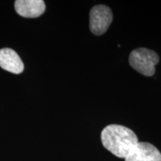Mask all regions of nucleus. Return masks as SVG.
<instances>
[{"mask_svg":"<svg viewBox=\"0 0 161 161\" xmlns=\"http://www.w3.org/2000/svg\"><path fill=\"white\" fill-rule=\"evenodd\" d=\"M0 66L14 74H20L24 69V64L17 52L11 49L0 50Z\"/></svg>","mask_w":161,"mask_h":161,"instance_id":"423d86ee","label":"nucleus"},{"mask_svg":"<svg viewBox=\"0 0 161 161\" xmlns=\"http://www.w3.org/2000/svg\"><path fill=\"white\" fill-rule=\"evenodd\" d=\"M14 6L18 14L26 18L40 17L46 9L43 0H17Z\"/></svg>","mask_w":161,"mask_h":161,"instance_id":"39448f33","label":"nucleus"},{"mask_svg":"<svg viewBox=\"0 0 161 161\" xmlns=\"http://www.w3.org/2000/svg\"><path fill=\"white\" fill-rule=\"evenodd\" d=\"M101 140L106 149L119 158H125L139 142L137 136L132 130L114 124L104 128Z\"/></svg>","mask_w":161,"mask_h":161,"instance_id":"f257e3e1","label":"nucleus"},{"mask_svg":"<svg viewBox=\"0 0 161 161\" xmlns=\"http://www.w3.org/2000/svg\"><path fill=\"white\" fill-rule=\"evenodd\" d=\"M125 160V161H161V153L152 144L139 142Z\"/></svg>","mask_w":161,"mask_h":161,"instance_id":"20e7f679","label":"nucleus"},{"mask_svg":"<svg viewBox=\"0 0 161 161\" xmlns=\"http://www.w3.org/2000/svg\"><path fill=\"white\" fill-rule=\"evenodd\" d=\"M159 60L160 58L155 52L146 48L133 50L129 56V64L133 69L148 77L155 73V66Z\"/></svg>","mask_w":161,"mask_h":161,"instance_id":"f03ea898","label":"nucleus"},{"mask_svg":"<svg viewBox=\"0 0 161 161\" xmlns=\"http://www.w3.org/2000/svg\"><path fill=\"white\" fill-rule=\"evenodd\" d=\"M113 20L110 8L103 5L94 6L90 12V29L95 35H102L108 29Z\"/></svg>","mask_w":161,"mask_h":161,"instance_id":"7ed1b4c3","label":"nucleus"}]
</instances>
